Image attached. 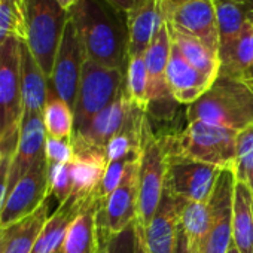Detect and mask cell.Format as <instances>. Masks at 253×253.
<instances>
[{
    "label": "cell",
    "instance_id": "1",
    "mask_svg": "<svg viewBox=\"0 0 253 253\" xmlns=\"http://www.w3.org/2000/svg\"><path fill=\"white\" fill-rule=\"evenodd\" d=\"M69 15L76 26L88 61L126 70L130 36L124 11L106 0H78Z\"/></svg>",
    "mask_w": 253,
    "mask_h": 253
},
{
    "label": "cell",
    "instance_id": "2",
    "mask_svg": "<svg viewBox=\"0 0 253 253\" xmlns=\"http://www.w3.org/2000/svg\"><path fill=\"white\" fill-rule=\"evenodd\" d=\"M186 121H203L240 131L253 125V88L243 79L217 76L195 103L186 107Z\"/></svg>",
    "mask_w": 253,
    "mask_h": 253
},
{
    "label": "cell",
    "instance_id": "3",
    "mask_svg": "<svg viewBox=\"0 0 253 253\" xmlns=\"http://www.w3.org/2000/svg\"><path fill=\"white\" fill-rule=\"evenodd\" d=\"M235 137L237 131L229 128L192 121L179 134L161 140L167 158H185L234 171L237 160Z\"/></svg>",
    "mask_w": 253,
    "mask_h": 253
},
{
    "label": "cell",
    "instance_id": "4",
    "mask_svg": "<svg viewBox=\"0 0 253 253\" xmlns=\"http://www.w3.org/2000/svg\"><path fill=\"white\" fill-rule=\"evenodd\" d=\"M21 41L9 39L0 46V152L14 157L21 133Z\"/></svg>",
    "mask_w": 253,
    "mask_h": 253
},
{
    "label": "cell",
    "instance_id": "5",
    "mask_svg": "<svg viewBox=\"0 0 253 253\" xmlns=\"http://www.w3.org/2000/svg\"><path fill=\"white\" fill-rule=\"evenodd\" d=\"M24 9L27 23L24 42L43 75L51 79L69 12L60 6L57 0H24Z\"/></svg>",
    "mask_w": 253,
    "mask_h": 253
},
{
    "label": "cell",
    "instance_id": "6",
    "mask_svg": "<svg viewBox=\"0 0 253 253\" xmlns=\"http://www.w3.org/2000/svg\"><path fill=\"white\" fill-rule=\"evenodd\" d=\"M125 72L85 61L73 107L75 130L81 131L91 119L107 107L125 88Z\"/></svg>",
    "mask_w": 253,
    "mask_h": 253
},
{
    "label": "cell",
    "instance_id": "7",
    "mask_svg": "<svg viewBox=\"0 0 253 253\" xmlns=\"http://www.w3.org/2000/svg\"><path fill=\"white\" fill-rule=\"evenodd\" d=\"M167 173V155L161 139L155 137L146 119L142 134L139 169V210L136 223L146 229L161 203Z\"/></svg>",
    "mask_w": 253,
    "mask_h": 253
},
{
    "label": "cell",
    "instance_id": "8",
    "mask_svg": "<svg viewBox=\"0 0 253 253\" xmlns=\"http://www.w3.org/2000/svg\"><path fill=\"white\" fill-rule=\"evenodd\" d=\"M164 15L171 32L192 36L217 54L219 33L214 0H164Z\"/></svg>",
    "mask_w": 253,
    "mask_h": 253
},
{
    "label": "cell",
    "instance_id": "9",
    "mask_svg": "<svg viewBox=\"0 0 253 253\" xmlns=\"http://www.w3.org/2000/svg\"><path fill=\"white\" fill-rule=\"evenodd\" d=\"M220 173L222 169L211 164L185 158H167L164 189L183 201L207 203L213 195Z\"/></svg>",
    "mask_w": 253,
    "mask_h": 253
},
{
    "label": "cell",
    "instance_id": "10",
    "mask_svg": "<svg viewBox=\"0 0 253 253\" xmlns=\"http://www.w3.org/2000/svg\"><path fill=\"white\" fill-rule=\"evenodd\" d=\"M139 169L140 160L128 166L119 186L98 206L97 229L109 235L119 234L134 225L139 210Z\"/></svg>",
    "mask_w": 253,
    "mask_h": 253
},
{
    "label": "cell",
    "instance_id": "11",
    "mask_svg": "<svg viewBox=\"0 0 253 253\" xmlns=\"http://www.w3.org/2000/svg\"><path fill=\"white\" fill-rule=\"evenodd\" d=\"M49 198V167L46 157L32 166L26 176L6 195L0 213V228H8L35 213Z\"/></svg>",
    "mask_w": 253,
    "mask_h": 253
},
{
    "label": "cell",
    "instance_id": "12",
    "mask_svg": "<svg viewBox=\"0 0 253 253\" xmlns=\"http://www.w3.org/2000/svg\"><path fill=\"white\" fill-rule=\"evenodd\" d=\"M85 61H86V57H85L76 26L69 15L67 24L63 32V38L57 51L49 85L52 86L55 94L72 107V110L75 107L81 73H82V67Z\"/></svg>",
    "mask_w": 253,
    "mask_h": 253
},
{
    "label": "cell",
    "instance_id": "13",
    "mask_svg": "<svg viewBox=\"0 0 253 253\" xmlns=\"http://www.w3.org/2000/svg\"><path fill=\"white\" fill-rule=\"evenodd\" d=\"M73 160L70 163L73 191L72 197L84 201L94 195L103 180L106 167L109 164L106 148L95 146L81 136H72Z\"/></svg>",
    "mask_w": 253,
    "mask_h": 253
},
{
    "label": "cell",
    "instance_id": "14",
    "mask_svg": "<svg viewBox=\"0 0 253 253\" xmlns=\"http://www.w3.org/2000/svg\"><path fill=\"white\" fill-rule=\"evenodd\" d=\"M234 183V171L222 170L211 195V226L203 253H226L232 243Z\"/></svg>",
    "mask_w": 253,
    "mask_h": 253
},
{
    "label": "cell",
    "instance_id": "15",
    "mask_svg": "<svg viewBox=\"0 0 253 253\" xmlns=\"http://www.w3.org/2000/svg\"><path fill=\"white\" fill-rule=\"evenodd\" d=\"M46 137H48V134L45 130L42 113H33V115L23 116L18 148L12 157L11 169H9L8 194L26 176V173L32 169V166L45 157Z\"/></svg>",
    "mask_w": 253,
    "mask_h": 253
},
{
    "label": "cell",
    "instance_id": "16",
    "mask_svg": "<svg viewBox=\"0 0 253 253\" xmlns=\"http://www.w3.org/2000/svg\"><path fill=\"white\" fill-rule=\"evenodd\" d=\"M183 204V200L174 198L164 189L154 219L149 226L143 229L146 253H176L177 231Z\"/></svg>",
    "mask_w": 253,
    "mask_h": 253
},
{
    "label": "cell",
    "instance_id": "17",
    "mask_svg": "<svg viewBox=\"0 0 253 253\" xmlns=\"http://www.w3.org/2000/svg\"><path fill=\"white\" fill-rule=\"evenodd\" d=\"M166 82L170 95L179 104L189 106L209 91L214 81L192 67L173 43L166 70Z\"/></svg>",
    "mask_w": 253,
    "mask_h": 253
},
{
    "label": "cell",
    "instance_id": "18",
    "mask_svg": "<svg viewBox=\"0 0 253 253\" xmlns=\"http://www.w3.org/2000/svg\"><path fill=\"white\" fill-rule=\"evenodd\" d=\"M125 14L130 36L128 58L145 55L154 36L166 23L164 0H143Z\"/></svg>",
    "mask_w": 253,
    "mask_h": 253
},
{
    "label": "cell",
    "instance_id": "19",
    "mask_svg": "<svg viewBox=\"0 0 253 253\" xmlns=\"http://www.w3.org/2000/svg\"><path fill=\"white\" fill-rule=\"evenodd\" d=\"M133 106L134 104L130 101L124 88L121 94L107 107H104L100 113H97L91 119V122L84 130L76 131L73 134L81 136L82 139L88 140L95 146L106 148L107 142L122 128L126 119H128Z\"/></svg>",
    "mask_w": 253,
    "mask_h": 253
},
{
    "label": "cell",
    "instance_id": "20",
    "mask_svg": "<svg viewBox=\"0 0 253 253\" xmlns=\"http://www.w3.org/2000/svg\"><path fill=\"white\" fill-rule=\"evenodd\" d=\"M21 92L23 116L42 113L49 94V79L32 55L27 43L21 41Z\"/></svg>",
    "mask_w": 253,
    "mask_h": 253
},
{
    "label": "cell",
    "instance_id": "21",
    "mask_svg": "<svg viewBox=\"0 0 253 253\" xmlns=\"http://www.w3.org/2000/svg\"><path fill=\"white\" fill-rule=\"evenodd\" d=\"M97 210L98 201L94 194L82 203L78 216L70 223L63 243V253H97Z\"/></svg>",
    "mask_w": 253,
    "mask_h": 253
},
{
    "label": "cell",
    "instance_id": "22",
    "mask_svg": "<svg viewBox=\"0 0 253 253\" xmlns=\"http://www.w3.org/2000/svg\"><path fill=\"white\" fill-rule=\"evenodd\" d=\"M173 46V39L169 30L167 23L161 26V29L154 36L146 54V69H148V78H149V100L157 101L161 98H166L170 95L167 89L166 82V70L170 60Z\"/></svg>",
    "mask_w": 253,
    "mask_h": 253
},
{
    "label": "cell",
    "instance_id": "23",
    "mask_svg": "<svg viewBox=\"0 0 253 253\" xmlns=\"http://www.w3.org/2000/svg\"><path fill=\"white\" fill-rule=\"evenodd\" d=\"M217 33H219V61L225 64L240 36L246 21H249L241 0H214Z\"/></svg>",
    "mask_w": 253,
    "mask_h": 253
},
{
    "label": "cell",
    "instance_id": "24",
    "mask_svg": "<svg viewBox=\"0 0 253 253\" xmlns=\"http://www.w3.org/2000/svg\"><path fill=\"white\" fill-rule=\"evenodd\" d=\"M85 201V200H84ZM70 197L64 204H60L58 209L49 216L42 232L39 234L30 253H57L63 249V243L67 234V229L73 219L78 216L82 203Z\"/></svg>",
    "mask_w": 253,
    "mask_h": 253
},
{
    "label": "cell",
    "instance_id": "25",
    "mask_svg": "<svg viewBox=\"0 0 253 253\" xmlns=\"http://www.w3.org/2000/svg\"><path fill=\"white\" fill-rule=\"evenodd\" d=\"M232 241L240 253H253V192L238 179L234 183Z\"/></svg>",
    "mask_w": 253,
    "mask_h": 253
},
{
    "label": "cell",
    "instance_id": "26",
    "mask_svg": "<svg viewBox=\"0 0 253 253\" xmlns=\"http://www.w3.org/2000/svg\"><path fill=\"white\" fill-rule=\"evenodd\" d=\"M49 219V198L30 216L8 226L5 253H30L46 220Z\"/></svg>",
    "mask_w": 253,
    "mask_h": 253
},
{
    "label": "cell",
    "instance_id": "27",
    "mask_svg": "<svg viewBox=\"0 0 253 253\" xmlns=\"http://www.w3.org/2000/svg\"><path fill=\"white\" fill-rule=\"evenodd\" d=\"M211 198L207 203L185 201L180 211V229L195 253H203L211 226Z\"/></svg>",
    "mask_w": 253,
    "mask_h": 253
},
{
    "label": "cell",
    "instance_id": "28",
    "mask_svg": "<svg viewBox=\"0 0 253 253\" xmlns=\"http://www.w3.org/2000/svg\"><path fill=\"white\" fill-rule=\"evenodd\" d=\"M170 35H171L173 43L177 46L183 58L192 67H195L200 73L206 75L207 78L213 81L217 79L219 70H220V61L216 52H213L207 45H204L201 41L192 36L171 32V30H170Z\"/></svg>",
    "mask_w": 253,
    "mask_h": 253
},
{
    "label": "cell",
    "instance_id": "29",
    "mask_svg": "<svg viewBox=\"0 0 253 253\" xmlns=\"http://www.w3.org/2000/svg\"><path fill=\"white\" fill-rule=\"evenodd\" d=\"M43 124L49 137L72 139L75 130V116L72 107L61 100L49 85L48 100L43 109Z\"/></svg>",
    "mask_w": 253,
    "mask_h": 253
},
{
    "label": "cell",
    "instance_id": "30",
    "mask_svg": "<svg viewBox=\"0 0 253 253\" xmlns=\"http://www.w3.org/2000/svg\"><path fill=\"white\" fill-rule=\"evenodd\" d=\"M253 64V23L249 20L243 26L232 52L225 64L220 66L219 76L243 79Z\"/></svg>",
    "mask_w": 253,
    "mask_h": 253
},
{
    "label": "cell",
    "instance_id": "31",
    "mask_svg": "<svg viewBox=\"0 0 253 253\" xmlns=\"http://www.w3.org/2000/svg\"><path fill=\"white\" fill-rule=\"evenodd\" d=\"M125 91L134 106H137L143 112H148L151 100L145 55H134L128 58L125 72Z\"/></svg>",
    "mask_w": 253,
    "mask_h": 253
},
{
    "label": "cell",
    "instance_id": "32",
    "mask_svg": "<svg viewBox=\"0 0 253 253\" xmlns=\"http://www.w3.org/2000/svg\"><path fill=\"white\" fill-rule=\"evenodd\" d=\"M24 0H0V46L9 39L26 41Z\"/></svg>",
    "mask_w": 253,
    "mask_h": 253
},
{
    "label": "cell",
    "instance_id": "33",
    "mask_svg": "<svg viewBox=\"0 0 253 253\" xmlns=\"http://www.w3.org/2000/svg\"><path fill=\"white\" fill-rule=\"evenodd\" d=\"M235 179L244 182L253 192V125L237 131L235 137Z\"/></svg>",
    "mask_w": 253,
    "mask_h": 253
},
{
    "label": "cell",
    "instance_id": "34",
    "mask_svg": "<svg viewBox=\"0 0 253 253\" xmlns=\"http://www.w3.org/2000/svg\"><path fill=\"white\" fill-rule=\"evenodd\" d=\"M140 155H142V152L130 155V157H125V158H121V160H116V161H110L107 164L103 180H101V183H100V186H98V189L95 192V198L98 201V206L103 204L110 197V194L119 186V183L122 182L128 166L133 164L134 161L140 160Z\"/></svg>",
    "mask_w": 253,
    "mask_h": 253
},
{
    "label": "cell",
    "instance_id": "35",
    "mask_svg": "<svg viewBox=\"0 0 253 253\" xmlns=\"http://www.w3.org/2000/svg\"><path fill=\"white\" fill-rule=\"evenodd\" d=\"M97 253H136V222L119 234L109 235L97 229Z\"/></svg>",
    "mask_w": 253,
    "mask_h": 253
},
{
    "label": "cell",
    "instance_id": "36",
    "mask_svg": "<svg viewBox=\"0 0 253 253\" xmlns=\"http://www.w3.org/2000/svg\"><path fill=\"white\" fill-rule=\"evenodd\" d=\"M49 167V195H52L60 204H64L73 191V180L70 164H54Z\"/></svg>",
    "mask_w": 253,
    "mask_h": 253
},
{
    "label": "cell",
    "instance_id": "37",
    "mask_svg": "<svg viewBox=\"0 0 253 253\" xmlns=\"http://www.w3.org/2000/svg\"><path fill=\"white\" fill-rule=\"evenodd\" d=\"M45 157L48 166L54 164H70L73 160V145L72 139H55L46 137L45 143Z\"/></svg>",
    "mask_w": 253,
    "mask_h": 253
},
{
    "label": "cell",
    "instance_id": "38",
    "mask_svg": "<svg viewBox=\"0 0 253 253\" xmlns=\"http://www.w3.org/2000/svg\"><path fill=\"white\" fill-rule=\"evenodd\" d=\"M11 161H12L11 155H2V161H0V213H2L5 201H6Z\"/></svg>",
    "mask_w": 253,
    "mask_h": 253
},
{
    "label": "cell",
    "instance_id": "39",
    "mask_svg": "<svg viewBox=\"0 0 253 253\" xmlns=\"http://www.w3.org/2000/svg\"><path fill=\"white\" fill-rule=\"evenodd\" d=\"M176 253H195V252L192 250V247L189 246V243H188V238H186V235H185V234H183V231L180 229V225H179V231H177Z\"/></svg>",
    "mask_w": 253,
    "mask_h": 253
},
{
    "label": "cell",
    "instance_id": "40",
    "mask_svg": "<svg viewBox=\"0 0 253 253\" xmlns=\"http://www.w3.org/2000/svg\"><path fill=\"white\" fill-rule=\"evenodd\" d=\"M106 2H109L116 9L126 12V11H130L131 8H134L136 5H139L140 2H143V0H106Z\"/></svg>",
    "mask_w": 253,
    "mask_h": 253
},
{
    "label": "cell",
    "instance_id": "41",
    "mask_svg": "<svg viewBox=\"0 0 253 253\" xmlns=\"http://www.w3.org/2000/svg\"><path fill=\"white\" fill-rule=\"evenodd\" d=\"M136 253H146L143 228H140L137 223H136Z\"/></svg>",
    "mask_w": 253,
    "mask_h": 253
},
{
    "label": "cell",
    "instance_id": "42",
    "mask_svg": "<svg viewBox=\"0 0 253 253\" xmlns=\"http://www.w3.org/2000/svg\"><path fill=\"white\" fill-rule=\"evenodd\" d=\"M6 240H8V228H0V253H5Z\"/></svg>",
    "mask_w": 253,
    "mask_h": 253
},
{
    "label": "cell",
    "instance_id": "43",
    "mask_svg": "<svg viewBox=\"0 0 253 253\" xmlns=\"http://www.w3.org/2000/svg\"><path fill=\"white\" fill-rule=\"evenodd\" d=\"M241 3L244 5L247 18L253 23V0H241Z\"/></svg>",
    "mask_w": 253,
    "mask_h": 253
},
{
    "label": "cell",
    "instance_id": "44",
    "mask_svg": "<svg viewBox=\"0 0 253 253\" xmlns=\"http://www.w3.org/2000/svg\"><path fill=\"white\" fill-rule=\"evenodd\" d=\"M57 2L60 3V6H61L64 11H67V12H69V11H70L76 3H78V0H57Z\"/></svg>",
    "mask_w": 253,
    "mask_h": 253
},
{
    "label": "cell",
    "instance_id": "45",
    "mask_svg": "<svg viewBox=\"0 0 253 253\" xmlns=\"http://www.w3.org/2000/svg\"><path fill=\"white\" fill-rule=\"evenodd\" d=\"M243 81H246V82H249V84H252V85H253V64L250 66V69H249V70H247V73L244 75Z\"/></svg>",
    "mask_w": 253,
    "mask_h": 253
},
{
    "label": "cell",
    "instance_id": "46",
    "mask_svg": "<svg viewBox=\"0 0 253 253\" xmlns=\"http://www.w3.org/2000/svg\"><path fill=\"white\" fill-rule=\"evenodd\" d=\"M226 253H240V252H238V249H237V246L234 244V241H232V243H231V246L228 247Z\"/></svg>",
    "mask_w": 253,
    "mask_h": 253
},
{
    "label": "cell",
    "instance_id": "47",
    "mask_svg": "<svg viewBox=\"0 0 253 253\" xmlns=\"http://www.w3.org/2000/svg\"><path fill=\"white\" fill-rule=\"evenodd\" d=\"M0 161H2V152H0Z\"/></svg>",
    "mask_w": 253,
    "mask_h": 253
},
{
    "label": "cell",
    "instance_id": "48",
    "mask_svg": "<svg viewBox=\"0 0 253 253\" xmlns=\"http://www.w3.org/2000/svg\"><path fill=\"white\" fill-rule=\"evenodd\" d=\"M57 253H63V249H61V250H60V252H57Z\"/></svg>",
    "mask_w": 253,
    "mask_h": 253
},
{
    "label": "cell",
    "instance_id": "49",
    "mask_svg": "<svg viewBox=\"0 0 253 253\" xmlns=\"http://www.w3.org/2000/svg\"><path fill=\"white\" fill-rule=\"evenodd\" d=\"M247 84H249V82H247ZM250 85H252V84H250ZM252 88H253V85H252Z\"/></svg>",
    "mask_w": 253,
    "mask_h": 253
}]
</instances>
